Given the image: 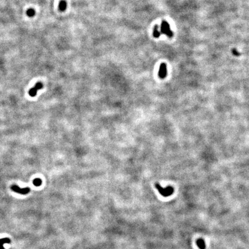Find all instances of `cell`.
Wrapping results in <instances>:
<instances>
[{
    "mask_svg": "<svg viewBox=\"0 0 249 249\" xmlns=\"http://www.w3.org/2000/svg\"><path fill=\"white\" fill-rule=\"evenodd\" d=\"M155 187L157 189V190H158L160 194H161L162 196L165 197H166L171 196V195L173 194L174 191L173 187L168 186L165 188H163L158 183H155Z\"/></svg>",
    "mask_w": 249,
    "mask_h": 249,
    "instance_id": "obj_1",
    "label": "cell"
},
{
    "mask_svg": "<svg viewBox=\"0 0 249 249\" xmlns=\"http://www.w3.org/2000/svg\"><path fill=\"white\" fill-rule=\"evenodd\" d=\"M160 33L167 36L168 37H172L173 36V32L170 28V24L166 21H163L162 22L160 27Z\"/></svg>",
    "mask_w": 249,
    "mask_h": 249,
    "instance_id": "obj_2",
    "label": "cell"
},
{
    "mask_svg": "<svg viewBox=\"0 0 249 249\" xmlns=\"http://www.w3.org/2000/svg\"><path fill=\"white\" fill-rule=\"evenodd\" d=\"M11 189L12 191L14 192L19 193L20 194L25 195L30 192V188L29 187H25V188H20L17 185H12L11 186Z\"/></svg>",
    "mask_w": 249,
    "mask_h": 249,
    "instance_id": "obj_3",
    "label": "cell"
},
{
    "mask_svg": "<svg viewBox=\"0 0 249 249\" xmlns=\"http://www.w3.org/2000/svg\"><path fill=\"white\" fill-rule=\"evenodd\" d=\"M43 84H42V83H40V82H38V83H37V84H36L34 88H31V89L29 90V95L31 96V97H34V96L37 95V91L39 89H42V88H43Z\"/></svg>",
    "mask_w": 249,
    "mask_h": 249,
    "instance_id": "obj_4",
    "label": "cell"
},
{
    "mask_svg": "<svg viewBox=\"0 0 249 249\" xmlns=\"http://www.w3.org/2000/svg\"><path fill=\"white\" fill-rule=\"evenodd\" d=\"M167 75V65L165 63H161L160 66L159 71V76L160 78H164Z\"/></svg>",
    "mask_w": 249,
    "mask_h": 249,
    "instance_id": "obj_5",
    "label": "cell"
},
{
    "mask_svg": "<svg viewBox=\"0 0 249 249\" xmlns=\"http://www.w3.org/2000/svg\"><path fill=\"white\" fill-rule=\"evenodd\" d=\"M11 242V240L10 239L7 238H2L0 239V249H5L4 247V243H10Z\"/></svg>",
    "mask_w": 249,
    "mask_h": 249,
    "instance_id": "obj_6",
    "label": "cell"
},
{
    "mask_svg": "<svg viewBox=\"0 0 249 249\" xmlns=\"http://www.w3.org/2000/svg\"><path fill=\"white\" fill-rule=\"evenodd\" d=\"M197 245L199 249H205V243L202 239H199L197 240Z\"/></svg>",
    "mask_w": 249,
    "mask_h": 249,
    "instance_id": "obj_7",
    "label": "cell"
},
{
    "mask_svg": "<svg viewBox=\"0 0 249 249\" xmlns=\"http://www.w3.org/2000/svg\"><path fill=\"white\" fill-rule=\"evenodd\" d=\"M66 7L67 4L66 1L64 0H62L61 1H60V4H59V9L60 10V11H61V12L65 11L66 9Z\"/></svg>",
    "mask_w": 249,
    "mask_h": 249,
    "instance_id": "obj_8",
    "label": "cell"
},
{
    "mask_svg": "<svg viewBox=\"0 0 249 249\" xmlns=\"http://www.w3.org/2000/svg\"><path fill=\"white\" fill-rule=\"evenodd\" d=\"M160 34H161V33H160V31L159 30V27L158 25H156L155 27H154L153 28V37H156V38H158V37H160Z\"/></svg>",
    "mask_w": 249,
    "mask_h": 249,
    "instance_id": "obj_9",
    "label": "cell"
},
{
    "mask_svg": "<svg viewBox=\"0 0 249 249\" xmlns=\"http://www.w3.org/2000/svg\"><path fill=\"white\" fill-rule=\"evenodd\" d=\"M42 181L40 178H35L33 181V184L35 186H40L42 185Z\"/></svg>",
    "mask_w": 249,
    "mask_h": 249,
    "instance_id": "obj_10",
    "label": "cell"
},
{
    "mask_svg": "<svg viewBox=\"0 0 249 249\" xmlns=\"http://www.w3.org/2000/svg\"><path fill=\"white\" fill-rule=\"evenodd\" d=\"M35 11H34V9L30 8V9L27 10V14L28 16H29V17H32V16H34V15H35Z\"/></svg>",
    "mask_w": 249,
    "mask_h": 249,
    "instance_id": "obj_11",
    "label": "cell"
},
{
    "mask_svg": "<svg viewBox=\"0 0 249 249\" xmlns=\"http://www.w3.org/2000/svg\"><path fill=\"white\" fill-rule=\"evenodd\" d=\"M232 53H233L234 55H236V56H239L240 55V53L237 50H235V49H234L233 51H232Z\"/></svg>",
    "mask_w": 249,
    "mask_h": 249,
    "instance_id": "obj_12",
    "label": "cell"
}]
</instances>
